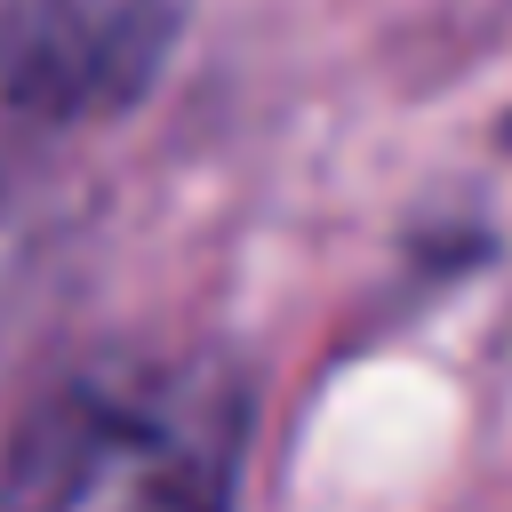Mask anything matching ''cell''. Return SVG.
<instances>
[{
	"label": "cell",
	"mask_w": 512,
	"mask_h": 512,
	"mask_svg": "<svg viewBox=\"0 0 512 512\" xmlns=\"http://www.w3.org/2000/svg\"><path fill=\"white\" fill-rule=\"evenodd\" d=\"M248 384L216 352H96L0 448V512H232Z\"/></svg>",
	"instance_id": "obj_1"
},
{
	"label": "cell",
	"mask_w": 512,
	"mask_h": 512,
	"mask_svg": "<svg viewBox=\"0 0 512 512\" xmlns=\"http://www.w3.org/2000/svg\"><path fill=\"white\" fill-rule=\"evenodd\" d=\"M192 0H0V136H80L136 112Z\"/></svg>",
	"instance_id": "obj_2"
},
{
	"label": "cell",
	"mask_w": 512,
	"mask_h": 512,
	"mask_svg": "<svg viewBox=\"0 0 512 512\" xmlns=\"http://www.w3.org/2000/svg\"><path fill=\"white\" fill-rule=\"evenodd\" d=\"M32 264H40V216H32V200L0 192V336L24 304V288H32Z\"/></svg>",
	"instance_id": "obj_3"
}]
</instances>
